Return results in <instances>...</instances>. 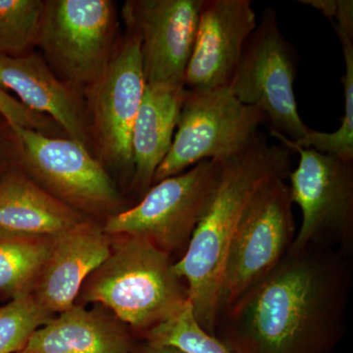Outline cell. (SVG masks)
I'll return each instance as SVG.
<instances>
[{
	"mask_svg": "<svg viewBox=\"0 0 353 353\" xmlns=\"http://www.w3.org/2000/svg\"><path fill=\"white\" fill-rule=\"evenodd\" d=\"M221 176L219 160L199 162L152 185L137 205L110 216L102 230L108 234L145 239L169 255H183L214 197Z\"/></svg>",
	"mask_w": 353,
	"mask_h": 353,
	"instance_id": "cell-5",
	"label": "cell"
},
{
	"mask_svg": "<svg viewBox=\"0 0 353 353\" xmlns=\"http://www.w3.org/2000/svg\"><path fill=\"white\" fill-rule=\"evenodd\" d=\"M350 256L289 250L216 322L214 336L238 353H334L345 334Z\"/></svg>",
	"mask_w": 353,
	"mask_h": 353,
	"instance_id": "cell-1",
	"label": "cell"
},
{
	"mask_svg": "<svg viewBox=\"0 0 353 353\" xmlns=\"http://www.w3.org/2000/svg\"><path fill=\"white\" fill-rule=\"evenodd\" d=\"M55 236L17 233L0 228V292L15 297L32 294Z\"/></svg>",
	"mask_w": 353,
	"mask_h": 353,
	"instance_id": "cell-20",
	"label": "cell"
},
{
	"mask_svg": "<svg viewBox=\"0 0 353 353\" xmlns=\"http://www.w3.org/2000/svg\"><path fill=\"white\" fill-rule=\"evenodd\" d=\"M43 0H0V55L17 57L37 46Z\"/></svg>",
	"mask_w": 353,
	"mask_h": 353,
	"instance_id": "cell-21",
	"label": "cell"
},
{
	"mask_svg": "<svg viewBox=\"0 0 353 353\" xmlns=\"http://www.w3.org/2000/svg\"><path fill=\"white\" fill-rule=\"evenodd\" d=\"M299 2L303 6L312 7L331 22L336 17L338 11V0H301Z\"/></svg>",
	"mask_w": 353,
	"mask_h": 353,
	"instance_id": "cell-25",
	"label": "cell"
},
{
	"mask_svg": "<svg viewBox=\"0 0 353 353\" xmlns=\"http://www.w3.org/2000/svg\"><path fill=\"white\" fill-rule=\"evenodd\" d=\"M185 88L146 85L132 134V185L141 199L170 150Z\"/></svg>",
	"mask_w": 353,
	"mask_h": 353,
	"instance_id": "cell-17",
	"label": "cell"
},
{
	"mask_svg": "<svg viewBox=\"0 0 353 353\" xmlns=\"http://www.w3.org/2000/svg\"><path fill=\"white\" fill-rule=\"evenodd\" d=\"M12 131L26 166L53 196L78 211H108L119 205L115 183L85 146L26 128Z\"/></svg>",
	"mask_w": 353,
	"mask_h": 353,
	"instance_id": "cell-11",
	"label": "cell"
},
{
	"mask_svg": "<svg viewBox=\"0 0 353 353\" xmlns=\"http://www.w3.org/2000/svg\"><path fill=\"white\" fill-rule=\"evenodd\" d=\"M0 114L6 118L11 129L26 128L41 132L48 126V118L34 112L0 88Z\"/></svg>",
	"mask_w": 353,
	"mask_h": 353,
	"instance_id": "cell-24",
	"label": "cell"
},
{
	"mask_svg": "<svg viewBox=\"0 0 353 353\" xmlns=\"http://www.w3.org/2000/svg\"><path fill=\"white\" fill-rule=\"evenodd\" d=\"M87 221L24 175L9 173L0 181V228L17 233L57 236Z\"/></svg>",
	"mask_w": 353,
	"mask_h": 353,
	"instance_id": "cell-18",
	"label": "cell"
},
{
	"mask_svg": "<svg viewBox=\"0 0 353 353\" xmlns=\"http://www.w3.org/2000/svg\"><path fill=\"white\" fill-rule=\"evenodd\" d=\"M292 205L285 179L268 181L252 197L228 248L219 313L233 305L289 252L296 236Z\"/></svg>",
	"mask_w": 353,
	"mask_h": 353,
	"instance_id": "cell-9",
	"label": "cell"
},
{
	"mask_svg": "<svg viewBox=\"0 0 353 353\" xmlns=\"http://www.w3.org/2000/svg\"><path fill=\"white\" fill-rule=\"evenodd\" d=\"M132 353H185L178 348L168 345H158L148 341L139 340Z\"/></svg>",
	"mask_w": 353,
	"mask_h": 353,
	"instance_id": "cell-26",
	"label": "cell"
},
{
	"mask_svg": "<svg viewBox=\"0 0 353 353\" xmlns=\"http://www.w3.org/2000/svg\"><path fill=\"white\" fill-rule=\"evenodd\" d=\"M111 248L109 234L88 220L57 234L32 294L51 314L72 307L85 280L108 259Z\"/></svg>",
	"mask_w": 353,
	"mask_h": 353,
	"instance_id": "cell-15",
	"label": "cell"
},
{
	"mask_svg": "<svg viewBox=\"0 0 353 353\" xmlns=\"http://www.w3.org/2000/svg\"><path fill=\"white\" fill-rule=\"evenodd\" d=\"M118 26L110 0L44 1L37 44L58 78L73 88H88L119 46Z\"/></svg>",
	"mask_w": 353,
	"mask_h": 353,
	"instance_id": "cell-6",
	"label": "cell"
},
{
	"mask_svg": "<svg viewBox=\"0 0 353 353\" xmlns=\"http://www.w3.org/2000/svg\"><path fill=\"white\" fill-rule=\"evenodd\" d=\"M121 236L85 280L83 297L112 310L139 338L180 312L190 303L189 292L171 255L145 239Z\"/></svg>",
	"mask_w": 353,
	"mask_h": 353,
	"instance_id": "cell-3",
	"label": "cell"
},
{
	"mask_svg": "<svg viewBox=\"0 0 353 353\" xmlns=\"http://www.w3.org/2000/svg\"><path fill=\"white\" fill-rule=\"evenodd\" d=\"M203 0H132L123 9L141 41L146 85L183 88Z\"/></svg>",
	"mask_w": 353,
	"mask_h": 353,
	"instance_id": "cell-12",
	"label": "cell"
},
{
	"mask_svg": "<svg viewBox=\"0 0 353 353\" xmlns=\"http://www.w3.org/2000/svg\"><path fill=\"white\" fill-rule=\"evenodd\" d=\"M266 122L254 106L241 103L229 88L210 92L185 90L170 150L153 183L179 175L204 160H223L245 150Z\"/></svg>",
	"mask_w": 353,
	"mask_h": 353,
	"instance_id": "cell-7",
	"label": "cell"
},
{
	"mask_svg": "<svg viewBox=\"0 0 353 353\" xmlns=\"http://www.w3.org/2000/svg\"><path fill=\"white\" fill-rule=\"evenodd\" d=\"M340 39L345 73L341 78L343 87V115L341 127L333 132L308 129L305 136L294 145L312 148L317 152L334 155L353 161V1L338 0V11L332 21Z\"/></svg>",
	"mask_w": 353,
	"mask_h": 353,
	"instance_id": "cell-19",
	"label": "cell"
},
{
	"mask_svg": "<svg viewBox=\"0 0 353 353\" xmlns=\"http://www.w3.org/2000/svg\"><path fill=\"white\" fill-rule=\"evenodd\" d=\"M52 314L32 294H20L0 307V353H18L32 334L46 324Z\"/></svg>",
	"mask_w": 353,
	"mask_h": 353,
	"instance_id": "cell-23",
	"label": "cell"
},
{
	"mask_svg": "<svg viewBox=\"0 0 353 353\" xmlns=\"http://www.w3.org/2000/svg\"><path fill=\"white\" fill-rule=\"evenodd\" d=\"M145 87L141 41L129 30L102 75L88 88V117L102 157L132 175V128Z\"/></svg>",
	"mask_w": 353,
	"mask_h": 353,
	"instance_id": "cell-10",
	"label": "cell"
},
{
	"mask_svg": "<svg viewBox=\"0 0 353 353\" xmlns=\"http://www.w3.org/2000/svg\"><path fill=\"white\" fill-rule=\"evenodd\" d=\"M141 340L176 347L185 353H238L201 328L190 303L173 317L141 334Z\"/></svg>",
	"mask_w": 353,
	"mask_h": 353,
	"instance_id": "cell-22",
	"label": "cell"
},
{
	"mask_svg": "<svg viewBox=\"0 0 353 353\" xmlns=\"http://www.w3.org/2000/svg\"><path fill=\"white\" fill-rule=\"evenodd\" d=\"M139 341L122 322L74 304L37 330L18 353H132Z\"/></svg>",
	"mask_w": 353,
	"mask_h": 353,
	"instance_id": "cell-16",
	"label": "cell"
},
{
	"mask_svg": "<svg viewBox=\"0 0 353 353\" xmlns=\"http://www.w3.org/2000/svg\"><path fill=\"white\" fill-rule=\"evenodd\" d=\"M296 71V50L281 31L275 9L268 7L246 41L229 90L241 103L259 108L271 132L292 141L309 129L297 109Z\"/></svg>",
	"mask_w": 353,
	"mask_h": 353,
	"instance_id": "cell-8",
	"label": "cell"
},
{
	"mask_svg": "<svg viewBox=\"0 0 353 353\" xmlns=\"http://www.w3.org/2000/svg\"><path fill=\"white\" fill-rule=\"evenodd\" d=\"M271 134L299 157L296 170L290 173L289 187L303 222L290 250H336L352 256L353 161L299 148L278 132Z\"/></svg>",
	"mask_w": 353,
	"mask_h": 353,
	"instance_id": "cell-4",
	"label": "cell"
},
{
	"mask_svg": "<svg viewBox=\"0 0 353 353\" xmlns=\"http://www.w3.org/2000/svg\"><path fill=\"white\" fill-rule=\"evenodd\" d=\"M257 26L250 0H203L183 85L194 92L229 88Z\"/></svg>",
	"mask_w": 353,
	"mask_h": 353,
	"instance_id": "cell-13",
	"label": "cell"
},
{
	"mask_svg": "<svg viewBox=\"0 0 353 353\" xmlns=\"http://www.w3.org/2000/svg\"><path fill=\"white\" fill-rule=\"evenodd\" d=\"M292 152L269 145L261 134L245 150L223 160L222 176L205 214L197 225L182 259L174 268L183 279L196 320L214 336L220 309L221 282L230 241L257 190L268 181L287 180Z\"/></svg>",
	"mask_w": 353,
	"mask_h": 353,
	"instance_id": "cell-2",
	"label": "cell"
},
{
	"mask_svg": "<svg viewBox=\"0 0 353 353\" xmlns=\"http://www.w3.org/2000/svg\"><path fill=\"white\" fill-rule=\"evenodd\" d=\"M0 88L15 92L30 110L50 116L69 139L88 150V117L82 99L75 88L58 78L39 54L0 55Z\"/></svg>",
	"mask_w": 353,
	"mask_h": 353,
	"instance_id": "cell-14",
	"label": "cell"
}]
</instances>
